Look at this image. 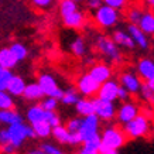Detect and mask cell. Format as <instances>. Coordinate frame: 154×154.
<instances>
[{
    "mask_svg": "<svg viewBox=\"0 0 154 154\" xmlns=\"http://www.w3.org/2000/svg\"><path fill=\"white\" fill-rule=\"evenodd\" d=\"M17 147H14L11 143H7V144L0 146V154H16L17 153Z\"/></svg>",
    "mask_w": 154,
    "mask_h": 154,
    "instance_id": "cell-43",
    "label": "cell"
},
{
    "mask_svg": "<svg viewBox=\"0 0 154 154\" xmlns=\"http://www.w3.org/2000/svg\"><path fill=\"white\" fill-rule=\"evenodd\" d=\"M127 137L123 129L119 126H106L100 133V153L105 151H119L126 144Z\"/></svg>",
    "mask_w": 154,
    "mask_h": 154,
    "instance_id": "cell-1",
    "label": "cell"
},
{
    "mask_svg": "<svg viewBox=\"0 0 154 154\" xmlns=\"http://www.w3.org/2000/svg\"><path fill=\"white\" fill-rule=\"evenodd\" d=\"M74 2H76V3H79V2H84V0H74Z\"/></svg>",
    "mask_w": 154,
    "mask_h": 154,
    "instance_id": "cell-52",
    "label": "cell"
},
{
    "mask_svg": "<svg viewBox=\"0 0 154 154\" xmlns=\"http://www.w3.org/2000/svg\"><path fill=\"white\" fill-rule=\"evenodd\" d=\"M141 14H143V9L139 7V6H131V7L126 9V19L129 21V24H137Z\"/></svg>",
    "mask_w": 154,
    "mask_h": 154,
    "instance_id": "cell-31",
    "label": "cell"
},
{
    "mask_svg": "<svg viewBox=\"0 0 154 154\" xmlns=\"http://www.w3.org/2000/svg\"><path fill=\"white\" fill-rule=\"evenodd\" d=\"M7 133H9V143L20 149L28 139V125H26L24 122L13 123L7 126Z\"/></svg>",
    "mask_w": 154,
    "mask_h": 154,
    "instance_id": "cell-9",
    "label": "cell"
},
{
    "mask_svg": "<svg viewBox=\"0 0 154 154\" xmlns=\"http://www.w3.org/2000/svg\"><path fill=\"white\" fill-rule=\"evenodd\" d=\"M95 105V115L103 122H110L115 119L116 115V105L115 102H107L103 99L95 98L94 99Z\"/></svg>",
    "mask_w": 154,
    "mask_h": 154,
    "instance_id": "cell-11",
    "label": "cell"
},
{
    "mask_svg": "<svg viewBox=\"0 0 154 154\" xmlns=\"http://www.w3.org/2000/svg\"><path fill=\"white\" fill-rule=\"evenodd\" d=\"M100 154H119V153L115 151V150H112V151H105V153H100Z\"/></svg>",
    "mask_w": 154,
    "mask_h": 154,
    "instance_id": "cell-51",
    "label": "cell"
},
{
    "mask_svg": "<svg viewBox=\"0 0 154 154\" xmlns=\"http://www.w3.org/2000/svg\"><path fill=\"white\" fill-rule=\"evenodd\" d=\"M140 106L133 100H127V102H122L119 107H116V115L115 119L119 125H126L127 122H130L131 119H134L139 113H140Z\"/></svg>",
    "mask_w": 154,
    "mask_h": 154,
    "instance_id": "cell-8",
    "label": "cell"
},
{
    "mask_svg": "<svg viewBox=\"0 0 154 154\" xmlns=\"http://www.w3.org/2000/svg\"><path fill=\"white\" fill-rule=\"evenodd\" d=\"M81 146H85V147H88V149H92V150H100V134L95 136V137H91L88 140L82 141V144ZM100 153V151H99Z\"/></svg>",
    "mask_w": 154,
    "mask_h": 154,
    "instance_id": "cell-39",
    "label": "cell"
},
{
    "mask_svg": "<svg viewBox=\"0 0 154 154\" xmlns=\"http://www.w3.org/2000/svg\"><path fill=\"white\" fill-rule=\"evenodd\" d=\"M137 26L140 27V30L146 35H154V13L151 10H143L140 20Z\"/></svg>",
    "mask_w": 154,
    "mask_h": 154,
    "instance_id": "cell-18",
    "label": "cell"
},
{
    "mask_svg": "<svg viewBox=\"0 0 154 154\" xmlns=\"http://www.w3.org/2000/svg\"><path fill=\"white\" fill-rule=\"evenodd\" d=\"M99 86H100V84L96 82V81L86 72V74H82L78 76L76 86H75V88L79 92L81 96H84V98H94V96L98 95Z\"/></svg>",
    "mask_w": 154,
    "mask_h": 154,
    "instance_id": "cell-6",
    "label": "cell"
},
{
    "mask_svg": "<svg viewBox=\"0 0 154 154\" xmlns=\"http://www.w3.org/2000/svg\"><path fill=\"white\" fill-rule=\"evenodd\" d=\"M69 51L74 54L75 57H78V58H82L85 57L86 54V42L82 37H76L74 38L69 44Z\"/></svg>",
    "mask_w": 154,
    "mask_h": 154,
    "instance_id": "cell-27",
    "label": "cell"
},
{
    "mask_svg": "<svg viewBox=\"0 0 154 154\" xmlns=\"http://www.w3.org/2000/svg\"><path fill=\"white\" fill-rule=\"evenodd\" d=\"M146 85H147V86H149L150 89H151V91H153L154 92V79H151V81H147V82H144Z\"/></svg>",
    "mask_w": 154,
    "mask_h": 154,
    "instance_id": "cell-50",
    "label": "cell"
},
{
    "mask_svg": "<svg viewBox=\"0 0 154 154\" xmlns=\"http://www.w3.org/2000/svg\"><path fill=\"white\" fill-rule=\"evenodd\" d=\"M126 31L130 34V37L133 38L136 47L141 48V50H147V48H149V45H150L149 35H146V34L140 30V27H139L137 24H129Z\"/></svg>",
    "mask_w": 154,
    "mask_h": 154,
    "instance_id": "cell-16",
    "label": "cell"
},
{
    "mask_svg": "<svg viewBox=\"0 0 154 154\" xmlns=\"http://www.w3.org/2000/svg\"><path fill=\"white\" fill-rule=\"evenodd\" d=\"M38 85L40 88L42 89V92L45 96H51V98H55L60 100L62 94H64V89H61V86L58 85L57 79L52 76L51 74L48 72H42V74L38 75Z\"/></svg>",
    "mask_w": 154,
    "mask_h": 154,
    "instance_id": "cell-5",
    "label": "cell"
},
{
    "mask_svg": "<svg viewBox=\"0 0 154 154\" xmlns=\"http://www.w3.org/2000/svg\"><path fill=\"white\" fill-rule=\"evenodd\" d=\"M31 127H33L34 133H35V137H38V139H48V137H51L52 127L50 126L45 120L33 123Z\"/></svg>",
    "mask_w": 154,
    "mask_h": 154,
    "instance_id": "cell-26",
    "label": "cell"
},
{
    "mask_svg": "<svg viewBox=\"0 0 154 154\" xmlns=\"http://www.w3.org/2000/svg\"><path fill=\"white\" fill-rule=\"evenodd\" d=\"M69 144H71V146H79V144H82V136H81L79 131H75V133H71V137H69Z\"/></svg>",
    "mask_w": 154,
    "mask_h": 154,
    "instance_id": "cell-44",
    "label": "cell"
},
{
    "mask_svg": "<svg viewBox=\"0 0 154 154\" xmlns=\"http://www.w3.org/2000/svg\"><path fill=\"white\" fill-rule=\"evenodd\" d=\"M76 154H100L98 150H92V149H88V147H85V146H81V149L78 150V153Z\"/></svg>",
    "mask_w": 154,
    "mask_h": 154,
    "instance_id": "cell-47",
    "label": "cell"
},
{
    "mask_svg": "<svg viewBox=\"0 0 154 154\" xmlns=\"http://www.w3.org/2000/svg\"><path fill=\"white\" fill-rule=\"evenodd\" d=\"M45 113H47V110L40 103L31 105L27 109V112H26V120L28 122V125H33V123H37V122H42V120H45Z\"/></svg>",
    "mask_w": 154,
    "mask_h": 154,
    "instance_id": "cell-19",
    "label": "cell"
},
{
    "mask_svg": "<svg viewBox=\"0 0 154 154\" xmlns=\"http://www.w3.org/2000/svg\"><path fill=\"white\" fill-rule=\"evenodd\" d=\"M144 3H146V6L149 7V10H151L154 13V0H144Z\"/></svg>",
    "mask_w": 154,
    "mask_h": 154,
    "instance_id": "cell-49",
    "label": "cell"
},
{
    "mask_svg": "<svg viewBox=\"0 0 154 154\" xmlns=\"http://www.w3.org/2000/svg\"><path fill=\"white\" fill-rule=\"evenodd\" d=\"M62 23L64 26L68 28H74V30H81V28L85 27L86 24V16L82 10H75L72 13L66 14L62 17Z\"/></svg>",
    "mask_w": 154,
    "mask_h": 154,
    "instance_id": "cell-15",
    "label": "cell"
},
{
    "mask_svg": "<svg viewBox=\"0 0 154 154\" xmlns=\"http://www.w3.org/2000/svg\"><path fill=\"white\" fill-rule=\"evenodd\" d=\"M9 48H10V51L13 52V55L17 58V61H19V62L24 61L28 57L27 47H26L24 44H21V42H13Z\"/></svg>",
    "mask_w": 154,
    "mask_h": 154,
    "instance_id": "cell-29",
    "label": "cell"
},
{
    "mask_svg": "<svg viewBox=\"0 0 154 154\" xmlns=\"http://www.w3.org/2000/svg\"><path fill=\"white\" fill-rule=\"evenodd\" d=\"M65 127L68 129V131H69V133L79 131V127H81V116L79 117H71L69 120L65 123Z\"/></svg>",
    "mask_w": 154,
    "mask_h": 154,
    "instance_id": "cell-41",
    "label": "cell"
},
{
    "mask_svg": "<svg viewBox=\"0 0 154 154\" xmlns=\"http://www.w3.org/2000/svg\"><path fill=\"white\" fill-rule=\"evenodd\" d=\"M26 154H45V151L41 149V147H35V149H31L28 150Z\"/></svg>",
    "mask_w": 154,
    "mask_h": 154,
    "instance_id": "cell-48",
    "label": "cell"
},
{
    "mask_svg": "<svg viewBox=\"0 0 154 154\" xmlns=\"http://www.w3.org/2000/svg\"><path fill=\"white\" fill-rule=\"evenodd\" d=\"M136 74L143 82L154 79V60L151 58H140L136 64Z\"/></svg>",
    "mask_w": 154,
    "mask_h": 154,
    "instance_id": "cell-14",
    "label": "cell"
},
{
    "mask_svg": "<svg viewBox=\"0 0 154 154\" xmlns=\"http://www.w3.org/2000/svg\"><path fill=\"white\" fill-rule=\"evenodd\" d=\"M26 81H24L23 76H20V75H14L11 76V79H10L9 85H7V92H9L11 96H21L24 92V88H26Z\"/></svg>",
    "mask_w": 154,
    "mask_h": 154,
    "instance_id": "cell-21",
    "label": "cell"
},
{
    "mask_svg": "<svg viewBox=\"0 0 154 154\" xmlns=\"http://www.w3.org/2000/svg\"><path fill=\"white\" fill-rule=\"evenodd\" d=\"M51 137H54V140L60 144H69V137L71 133L65 127V125H58V126L52 127Z\"/></svg>",
    "mask_w": 154,
    "mask_h": 154,
    "instance_id": "cell-25",
    "label": "cell"
},
{
    "mask_svg": "<svg viewBox=\"0 0 154 154\" xmlns=\"http://www.w3.org/2000/svg\"><path fill=\"white\" fill-rule=\"evenodd\" d=\"M112 40L115 41L119 48H126V50H133L136 48V44L133 41V38L130 37V34L125 31V30H115L112 33Z\"/></svg>",
    "mask_w": 154,
    "mask_h": 154,
    "instance_id": "cell-17",
    "label": "cell"
},
{
    "mask_svg": "<svg viewBox=\"0 0 154 154\" xmlns=\"http://www.w3.org/2000/svg\"><path fill=\"white\" fill-rule=\"evenodd\" d=\"M103 3L102 0H86V7H88L91 11H95V10L98 9V7H100Z\"/></svg>",
    "mask_w": 154,
    "mask_h": 154,
    "instance_id": "cell-45",
    "label": "cell"
},
{
    "mask_svg": "<svg viewBox=\"0 0 154 154\" xmlns=\"http://www.w3.org/2000/svg\"><path fill=\"white\" fill-rule=\"evenodd\" d=\"M75 109H76V113H78L81 117L94 115L95 113L94 98H81L78 102L75 103Z\"/></svg>",
    "mask_w": 154,
    "mask_h": 154,
    "instance_id": "cell-22",
    "label": "cell"
},
{
    "mask_svg": "<svg viewBox=\"0 0 154 154\" xmlns=\"http://www.w3.org/2000/svg\"><path fill=\"white\" fill-rule=\"evenodd\" d=\"M40 105H41L45 110H48V112H55L57 109H58V99L51 98V96H44V98L41 99Z\"/></svg>",
    "mask_w": 154,
    "mask_h": 154,
    "instance_id": "cell-35",
    "label": "cell"
},
{
    "mask_svg": "<svg viewBox=\"0 0 154 154\" xmlns=\"http://www.w3.org/2000/svg\"><path fill=\"white\" fill-rule=\"evenodd\" d=\"M19 122H24V119L16 109L0 110V123H2V125H7V126H10V125L19 123Z\"/></svg>",
    "mask_w": 154,
    "mask_h": 154,
    "instance_id": "cell-24",
    "label": "cell"
},
{
    "mask_svg": "<svg viewBox=\"0 0 154 154\" xmlns=\"http://www.w3.org/2000/svg\"><path fill=\"white\" fill-rule=\"evenodd\" d=\"M79 99H81V95H79V92L76 91V88H69V89H65V91H64L60 102H62L65 106H75V103L78 102Z\"/></svg>",
    "mask_w": 154,
    "mask_h": 154,
    "instance_id": "cell-28",
    "label": "cell"
},
{
    "mask_svg": "<svg viewBox=\"0 0 154 154\" xmlns=\"http://www.w3.org/2000/svg\"><path fill=\"white\" fill-rule=\"evenodd\" d=\"M9 143V133H7V127L6 129H0V146L7 144Z\"/></svg>",
    "mask_w": 154,
    "mask_h": 154,
    "instance_id": "cell-46",
    "label": "cell"
},
{
    "mask_svg": "<svg viewBox=\"0 0 154 154\" xmlns=\"http://www.w3.org/2000/svg\"><path fill=\"white\" fill-rule=\"evenodd\" d=\"M119 86H120L119 81L113 79V78L105 81L99 86L96 98L107 100V102H115V100H117V89H119Z\"/></svg>",
    "mask_w": 154,
    "mask_h": 154,
    "instance_id": "cell-12",
    "label": "cell"
},
{
    "mask_svg": "<svg viewBox=\"0 0 154 154\" xmlns=\"http://www.w3.org/2000/svg\"><path fill=\"white\" fill-rule=\"evenodd\" d=\"M13 76V71L0 66V91H6L10 79Z\"/></svg>",
    "mask_w": 154,
    "mask_h": 154,
    "instance_id": "cell-34",
    "label": "cell"
},
{
    "mask_svg": "<svg viewBox=\"0 0 154 154\" xmlns=\"http://www.w3.org/2000/svg\"><path fill=\"white\" fill-rule=\"evenodd\" d=\"M30 3H31L33 7H35L38 10H48L52 7L55 0H30Z\"/></svg>",
    "mask_w": 154,
    "mask_h": 154,
    "instance_id": "cell-38",
    "label": "cell"
},
{
    "mask_svg": "<svg viewBox=\"0 0 154 154\" xmlns=\"http://www.w3.org/2000/svg\"><path fill=\"white\" fill-rule=\"evenodd\" d=\"M40 147L45 151V154H65V151L61 147L52 144V143H42V144H40Z\"/></svg>",
    "mask_w": 154,
    "mask_h": 154,
    "instance_id": "cell-40",
    "label": "cell"
},
{
    "mask_svg": "<svg viewBox=\"0 0 154 154\" xmlns=\"http://www.w3.org/2000/svg\"><path fill=\"white\" fill-rule=\"evenodd\" d=\"M45 122H47L51 127H55V126H58V125H62L61 116L57 113V110L55 112H48L47 110V113H45Z\"/></svg>",
    "mask_w": 154,
    "mask_h": 154,
    "instance_id": "cell-37",
    "label": "cell"
},
{
    "mask_svg": "<svg viewBox=\"0 0 154 154\" xmlns=\"http://www.w3.org/2000/svg\"><path fill=\"white\" fill-rule=\"evenodd\" d=\"M130 96L131 95L120 85L119 89H117V100H120V102H127V100H130Z\"/></svg>",
    "mask_w": 154,
    "mask_h": 154,
    "instance_id": "cell-42",
    "label": "cell"
},
{
    "mask_svg": "<svg viewBox=\"0 0 154 154\" xmlns=\"http://www.w3.org/2000/svg\"><path fill=\"white\" fill-rule=\"evenodd\" d=\"M139 95H140V98L144 100L147 105H150V106H154V92L151 91V89L147 86V85L143 82L141 84V88H140V92H139Z\"/></svg>",
    "mask_w": 154,
    "mask_h": 154,
    "instance_id": "cell-33",
    "label": "cell"
},
{
    "mask_svg": "<svg viewBox=\"0 0 154 154\" xmlns=\"http://www.w3.org/2000/svg\"><path fill=\"white\" fill-rule=\"evenodd\" d=\"M17 64H19V61L13 55V52L10 51L9 47H5L0 50V66L13 71V68H16Z\"/></svg>",
    "mask_w": 154,
    "mask_h": 154,
    "instance_id": "cell-23",
    "label": "cell"
},
{
    "mask_svg": "<svg viewBox=\"0 0 154 154\" xmlns=\"http://www.w3.org/2000/svg\"><path fill=\"white\" fill-rule=\"evenodd\" d=\"M7 109H14L13 96L7 91H0V110H7Z\"/></svg>",
    "mask_w": 154,
    "mask_h": 154,
    "instance_id": "cell-32",
    "label": "cell"
},
{
    "mask_svg": "<svg viewBox=\"0 0 154 154\" xmlns=\"http://www.w3.org/2000/svg\"><path fill=\"white\" fill-rule=\"evenodd\" d=\"M119 84L126 89L127 92L133 96H137L139 92H140L141 84L143 81L139 78V75L133 72V71H125L122 72L120 76H119Z\"/></svg>",
    "mask_w": 154,
    "mask_h": 154,
    "instance_id": "cell-10",
    "label": "cell"
},
{
    "mask_svg": "<svg viewBox=\"0 0 154 154\" xmlns=\"http://www.w3.org/2000/svg\"><path fill=\"white\" fill-rule=\"evenodd\" d=\"M102 3L103 5H106V6H109V7H113V9L122 11V10L127 9L129 0H102Z\"/></svg>",
    "mask_w": 154,
    "mask_h": 154,
    "instance_id": "cell-36",
    "label": "cell"
},
{
    "mask_svg": "<svg viewBox=\"0 0 154 154\" xmlns=\"http://www.w3.org/2000/svg\"><path fill=\"white\" fill-rule=\"evenodd\" d=\"M78 9H79L78 3L74 0H60V3H58V11H60L61 17H64V16L72 13Z\"/></svg>",
    "mask_w": 154,
    "mask_h": 154,
    "instance_id": "cell-30",
    "label": "cell"
},
{
    "mask_svg": "<svg viewBox=\"0 0 154 154\" xmlns=\"http://www.w3.org/2000/svg\"><path fill=\"white\" fill-rule=\"evenodd\" d=\"M88 74L94 78L96 82L102 84L105 81L113 78V69L112 66L106 64V62H95L94 65L89 66Z\"/></svg>",
    "mask_w": 154,
    "mask_h": 154,
    "instance_id": "cell-13",
    "label": "cell"
},
{
    "mask_svg": "<svg viewBox=\"0 0 154 154\" xmlns=\"http://www.w3.org/2000/svg\"><path fill=\"white\" fill-rule=\"evenodd\" d=\"M100 119L96 115H89V116L81 117V127L79 133L82 136V141L88 140L91 137L100 134Z\"/></svg>",
    "mask_w": 154,
    "mask_h": 154,
    "instance_id": "cell-7",
    "label": "cell"
},
{
    "mask_svg": "<svg viewBox=\"0 0 154 154\" xmlns=\"http://www.w3.org/2000/svg\"><path fill=\"white\" fill-rule=\"evenodd\" d=\"M94 21L99 28L103 30L113 28L120 21V11L106 5H102L94 11Z\"/></svg>",
    "mask_w": 154,
    "mask_h": 154,
    "instance_id": "cell-4",
    "label": "cell"
},
{
    "mask_svg": "<svg viewBox=\"0 0 154 154\" xmlns=\"http://www.w3.org/2000/svg\"><path fill=\"white\" fill-rule=\"evenodd\" d=\"M21 96H24V99L31 100V102H38V100H41L45 95H44V92H42V89L40 88L38 82H31V84L26 85L24 92H23Z\"/></svg>",
    "mask_w": 154,
    "mask_h": 154,
    "instance_id": "cell-20",
    "label": "cell"
},
{
    "mask_svg": "<svg viewBox=\"0 0 154 154\" xmlns=\"http://www.w3.org/2000/svg\"><path fill=\"white\" fill-rule=\"evenodd\" d=\"M122 129L125 131L127 140H136V139H141L149 134L150 129H151V122H150V117L140 112L134 119L123 125Z\"/></svg>",
    "mask_w": 154,
    "mask_h": 154,
    "instance_id": "cell-2",
    "label": "cell"
},
{
    "mask_svg": "<svg viewBox=\"0 0 154 154\" xmlns=\"http://www.w3.org/2000/svg\"><path fill=\"white\" fill-rule=\"evenodd\" d=\"M95 48H96V51L102 57H105L109 62L116 64V65L122 64V61H123L122 51H120V48L115 44L112 37L103 35V34L98 35L96 40H95Z\"/></svg>",
    "mask_w": 154,
    "mask_h": 154,
    "instance_id": "cell-3",
    "label": "cell"
}]
</instances>
